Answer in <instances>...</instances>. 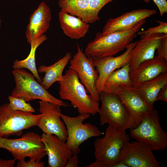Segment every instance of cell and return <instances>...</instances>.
Here are the masks:
<instances>
[{
  "label": "cell",
  "instance_id": "cell-1",
  "mask_svg": "<svg viewBox=\"0 0 167 167\" xmlns=\"http://www.w3.org/2000/svg\"><path fill=\"white\" fill-rule=\"evenodd\" d=\"M145 22V19H143L133 28L126 31L106 34L97 32L94 39L87 44L85 54L93 59L116 55L126 48Z\"/></svg>",
  "mask_w": 167,
  "mask_h": 167
},
{
  "label": "cell",
  "instance_id": "cell-2",
  "mask_svg": "<svg viewBox=\"0 0 167 167\" xmlns=\"http://www.w3.org/2000/svg\"><path fill=\"white\" fill-rule=\"evenodd\" d=\"M60 85L59 95L63 100L70 101L79 114L92 115L99 113L98 102L87 94L84 86L79 81L77 73L69 68L62 79L58 81Z\"/></svg>",
  "mask_w": 167,
  "mask_h": 167
},
{
  "label": "cell",
  "instance_id": "cell-3",
  "mask_svg": "<svg viewBox=\"0 0 167 167\" xmlns=\"http://www.w3.org/2000/svg\"><path fill=\"white\" fill-rule=\"evenodd\" d=\"M15 87L11 92L12 96L22 98L26 102L37 99L67 107L70 105L50 94L37 81L35 77L24 68L12 71Z\"/></svg>",
  "mask_w": 167,
  "mask_h": 167
},
{
  "label": "cell",
  "instance_id": "cell-4",
  "mask_svg": "<svg viewBox=\"0 0 167 167\" xmlns=\"http://www.w3.org/2000/svg\"><path fill=\"white\" fill-rule=\"evenodd\" d=\"M99 95L102 103L99 113L101 125L108 123L121 130L135 128L131 116L118 95L104 90Z\"/></svg>",
  "mask_w": 167,
  "mask_h": 167
},
{
  "label": "cell",
  "instance_id": "cell-5",
  "mask_svg": "<svg viewBox=\"0 0 167 167\" xmlns=\"http://www.w3.org/2000/svg\"><path fill=\"white\" fill-rule=\"evenodd\" d=\"M130 140L126 130H119L109 125L105 136L97 138L94 142L96 160L100 161L107 167H113L118 162L123 146Z\"/></svg>",
  "mask_w": 167,
  "mask_h": 167
},
{
  "label": "cell",
  "instance_id": "cell-6",
  "mask_svg": "<svg viewBox=\"0 0 167 167\" xmlns=\"http://www.w3.org/2000/svg\"><path fill=\"white\" fill-rule=\"evenodd\" d=\"M0 148L7 150L19 161L25 160L26 157L41 161L46 155L41 136L34 132H27L16 139L0 136Z\"/></svg>",
  "mask_w": 167,
  "mask_h": 167
},
{
  "label": "cell",
  "instance_id": "cell-7",
  "mask_svg": "<svg viewBox=\"0 0 167 167\" xmlns=\"http://www.w3.org/2000/svg\"><path fill=\"white\" fill-rule=\"evenodd\" d=\"M42 114L13 110L9 103L0 106V136L20 135L24 130L37 126Z\"/></svg>",
  "mask_w": 167,
  "mask_h": 167
},
{
  "label": "cell",
  "instance_id": "cell-8",
  "mask_svg": "<svg viewBox=\"0 0 167 167\" xmlns=\"http://www.w3.org/2000/svg\"><path fill=\"white\" fill-rule=\"evenodd\" d=\"M131 137L149 145L153 151H161L167 147V133L160 123L158 111L153 109L135 128L131 130Z\"/></svg>",
  "mask_w": 167,
  "mask_h": 167
},
{
  "label": "cell",
  "instance_id": "cell-9",
  "mask_svg": "<svg viewBox=\"0 0 167 167\" xmlns=\"http://www.w3.org/2000/svg\"><path fill=\"white\" fill-rule=\"evenodd\" d=\"M90 114H79L75 117L68 116L61 113V118L66 125L67 132L66 143L73 155L78 154L80 151L79 146L83 142L93 137L103 134L97 127L90 123H83Z\"/></svg>",
  "mask_w": 167,
  "mask_h": 167
},
{
  "label": "cell",
  "instance_id": "cell-10",
  "mask_svg": "<svg viewBox=\"0 0 167 167\" xmlns=\"http://www.w3.org/2000/svg\"><path fill=\"white\" fill-rule=\"evenodd\" d=\"M103 90L118 96L131 116L135 128L148 116L153 109L137 89L134 87L111 86L105 87Z\"/></svg>",
  "mask_w": 167,
  "mask_h": 167
},
{
  "label": "cell",
  "instance_id": "cell-11",
  "mask_svg": "<svg viewBox=\"0 0 167 167\" xmlns=\"http://www.w3.org/2000/svg\"><path fill=\"white\" fill-rule=\"evenodd\" d=\"M153 151L144 143L136 140L128 141L121 148L117 162H122L128 167H160L161 163Z\"/></svg>",
  "mask_w": 167,
  "mask_h": 167
},
{
  "label": "cell",
  "instance_id": "cell-12",
  "mask_svg": "<svg viewBox=\"0 0 167 167\" xmlns=\"http://www.w3.org/2000/svg\"><path fill=\"white\" fill-rule=\"evenodd\" d=\"M93 60L92 58L85 55L78 44L77 51L70 60L69 68L77 73L87 93L99 102L100 100V95L96 87L99 75L95 68Z\"/></svg>",
  "mask_w": 167,
  "mask_h": 167
},
{
  "label": "cell",
  "instance_id": "cell-13",
  "mask_svg": "<svg viewBox=\"0 0 167 167\" xmlns=\"http://www.w3.org/2000/svg\"><path fill=\"white\" fill-rule=\"evenodd\" d=\"M39 102L38 110L42 115L37 126L43 133L55 135L66 141L67 132L64 122L61 119V106L41 100Z\"/></svg>",
  "mask_w": 167,
  "mask_h": 167
},
{
  "label": "cell",
  "instance_id": "cell-14",
  "mask_svg": "<svg viewBox=\"0 0 167 167\" xmlns=\"http://www.w3.org/2000/svg\"><path fill=\"white\" fill-rule=\"evenodd\" d=\"M136 43V41L131 43L126 47V51L119 56H111L93 59V64L99 75L96 83V87L99 94L104 88L107 78L111 73L130 63L132 50Z\"/></svg>",
  "mask_w": 167,
  "mask_h": 167
},
{
  "label": "cell",
  "instance_id": "cell-15",
  "mask_svg": "<svg viewBox=\"0 0 167 167\" xmlns=\"http://www.w3.org/2000/svg\"><path fill=\"white\" fill-rule=\"evenodd\" d=\"M154 9H138L125 13L114 18H109L103 29V34L122 32L134 27L142 20L156 13Z\"/></svg>",
  "mask_w": 167,
  "mask_h": 167
},
{
  "label": "cell",
  "instance_id": "cell-16",
  "mask_svg": "<svg viewBox=\"0 0 167 167\" xmlns=\"http://www.w3.org/2000/svg\"><path fill=\"white\" fill-rule=\"evenodd\" d=\"M165 34H141L140 39L136 41L131 52L130 71L142 62L153 58L155 52L160 45Z\"/></svg>",
  "mask_w": 167,
  "mask_h": 167
},
{
  "label": "cell",
  "instance_id": "cell-17",
  "mask_svg": "<svg viewBox=\"0 0 167 167\" xmlns=\"http://www.w3.org/2000/svg\"><path fill=\"white\" fill-rule=\"evenodd\" d=\"M50 167H64L66 163L72 155L66 141L57 136L43 133L41 136Z\"/></svg>",
  "mask_w": 167,
  "mask_h": 167
},
{
  "label": "cell",
  "instance_id": "cell-18",
  "mask_svg": "<svg viewBox=\"0 0 167 167\" xmlns=\"http://www.w3.org/2000/svg\"><path fill=\"white\" fill-rule=\"evenodd\" d=\"M51 18L49 6L44 2H42L31 15L27 27L25 36L30 45L44 35L49 27Z\"/></svg>",
  "mask_w": 167,
  "mask_h": 167
},
{
  "label": "cell",
  "instance_id": "cell-19",
  "mask_svg": "<svg viewBox=\"0 0 167 167\" xmlns=\"http://www.w3.org/2000/svg\"><path fill=\"white\" fill-rule=\"evenodd\" d=\"M166 72L167 60L157 55L141 62L130 72V76L134 87L137 88L145 82Z\"/></svg>",
  "mask_w": 167,
  "mask_h": 167
},
{
  "label": "cell",
  "instance_id": "cell-20",
  "mask_svg": "<svg viewBox=\"0 0 167 167\" xmlns=\"http://www.w3.org/2000/svg\"><path fill=\"white\" fill-rule=\"evenodd\" d=\"M58 17L63 32L71 39L82 38L88 31L89 24L78 17L61 10L58 13Z\"/></svg>",
  "mask_w": 167,
  "mask_h": 167
},
{
  "label": "cell",
  "instance_id": "cell-21",
  "mask_svg": "<svg viewBox=\"0 0 167 167\" xmlns=\"http://www.w3.org/2000/svg\"><path fill=\"white\" fill-rule=\"evenodd\" d=\"M71 58V54L68 52L54 64L48 66L41 65L39 67L38 72L45 73L41 84L45 89H48L55 82L62 79L63 71Z\"/></svg>",
  "mask_w": 167,
  "mask_h": 167
},
{
  "label": "cell",
  "instance_id": "cell-22",
  "mask_svg": "<svg viewBox=\"0 0 167 167\" xmlns=\"http://www.w3.org/2000/svg\"><path fill=\"white\" fill-rule=\"evenodd\" d=\"M166 84L167 72L145 82L137 89L147 102L153 108V105L158 92Z\"/></svg>",
  "mask_w": 167,
  "mask_h": 167
},
{
  "label": "cell",
  "instance_id": "cell-23",
  "mask_svg": "<svg viewBox=\"0 0 167 167\" xmlns=\"http://www.w3.org/2000/svg\"><path fill=\"white\" fill-rule=\"evenodd\" d=\"M47 39L46 36L44 35L38 41L32 43L30 45L31 47L30 52L28 57L22 60H16L12 65V67L14 69L26 68L29 70L40 84L42 80L39 76L36 67L35 54L38 47Z\"/></svg>",
  "mask_w": 167,
  "mask_h": 167
},
{
  "label": "cell",
  "instance_id": "cell-24",
  "mask_svg": "<svg viewBox=\"0 0 167 167\" xmlns=\"http://www.w3.org/2000/svg\"><path fill=\"white\" fill-rule=\"evenodd\" d=\"M90 1V0H58V4L61 10L76 16L87 23V13Z\"/></svg>",
  "mask_w": 167,
  "mask_h": 167
},
{
  "label": "cell",
  "instance_id": "cell-25",
  "mask_svg": "<svg viewBox=\"0 0 167 167\" xmlns=\"http://www.w3.org/2000/svg\"><path fill=\"white\" fill-rule=\"evenodd\" d=\"M130 63L127 64L111 72L105 81L104 88L111 86L134 87L130 76Z\"/></svg>",
  "mask_w": 167,
  "mask_h": 167
},
{
  "label": "cell",
  "instance_id": "cell-26",
  "mask_svg": "<svg viewBox=\"0 0 167 167\" xmlns=\"http://www.w3.org/2000/svg\"><path fill=\"white\" fill-rule=\"evenodd\" d=\"M114 0H90L87 13V23L92 24L100 19L99 13L102 8Z\"/></svg>",
  "mask_w": 167,
  "mask_h": 167
},
{
  "label": "cell",
  "instance_id": "cell-27",
  "mask_svg": "<svg viewBox=\"0 0 167 167\" xmlns=\"http://www.w3.org/2000/svg\"><path fill=\"white\" fill-rule=\"evenodd\" d=\"M8 99L10 107L14 110L34 113L35 110L29 103H27L22 98L9 96Z\"/></svg>",
  "mask_w": 167,
  "mask_h": 167
},
{
  "label": "cell",
  "instance_id": "cell-28",
  "mask_svg": "<svg viewBox=\"0 0 167 167\" xmlns=\"http://www.w3.org/2000/svg\"><path fill=\"white\" fill-rule=\"evenodd\" d=\"M159 25L156 27H151L147 30L137 32V35L152 34H167V23L165 22L157 20Z\"/></svg>",
  "mask_w": 167,
  "mask_h": 167
},
{
  "label": "cell",
  "instance_id": "cell-29",
  "mask_svg": "<svg viewBox=\"0 0 167 167\" xmlns=\"http://www.w3.org/2000/svg\"><path fill=\"white\" fill-rule=\"evenodd\" d=\"M44 162L41 161H37L34 159H29L27 161L25 160L19 161L17 167H44Z\"/></svg>",
  "mask_w": 167,
  "mask_h": 167
},
{
  "label": "cell",
  "instance_id": "cell-30",
  "mask_svg": "<svg viewBox=\"0 0 167 167\" xmlns=\"http://www.w3.org/2000/svg\"><path fill=\"white\" fill-rule=\"evenodd\" d=\"M156 50L157 55L167 60V34H164L161 43Z\"/></svg>",
  "mask_w": 167,
  "mask_h": 167
},
{
  "label": "cell",
  "instance_id": "cell-31",
  "mask_svg": "<svg viewBox=\"0 0 167 167\" xmlns=\"http://www.w3.org/2000/svg\"><path fill=\"white\" fill-rule=\"evenodd\" d=\"M143 0L146 3H148L150 2L149 0ZM153 1L158 8L161 16H162L165 13L167 12V2L166 0H153Z\"/></svg>",
  "mask_w": 167,
  "mask_h": 167
},
{
  "label": "cell",
  "instance_id": "cell-32",
  "mask_svg": "<svg viewBox=\"0 0 167 167\" xmlns=\"http://www.w3.org/2000/svg\"><path fill=\"white\" fill-rule=\"evenodd\" d=\"M158 100L167 102V84L163 87L158 92L156 99V101Z\"/></svg>",
  "mask_w": 167,
  "mask_h": 167
},
{
  "label": "cell",
  "instance_id": "cell-33",
  "mask_svg": "<svg viewBox=\"0 0 167 167\" xmlns=\"http://www.w3.org/2000/svg\"><path fill=\"white\" fill-rule=\"evenodd\" d=\"M79 164L78 154L73 155L69 158L66 164L65 167H77Z\"/></svg>",
  "mask_w": 167,
  "mask_h": 167
},
{
  "label": "cell",
  "instance_id": "cell-34",
  "mask_svg": "<svg viewBox=\"0 0 167 167\" xmlns=\"http://www.w3.org/2000/svg\"><path fill=\"white\" fill-rule=\"evenodd\" d=\"M16 160L15 159L5 160L0 158V167H13Z\"/></svg>",
  "mask_w": 167,
  "mask_h": 167
},
{
  "label": "cell",
  "instance_id": "cell-35",
  "mask_svg": "<svg viewBox=\"0 0 167 167\" xmlns=\"http://www.w3.org/2000/svg\"><path fill=\"white\" fill-rule=\"evenodd\" d=\"M85 167H107V166L100 161H96L90 165L85 166Z\"/></svg>",
  "mask_w": 167,
  "mask_h": 167
},
{
  "label": "cell",
  "instance_id": "cell-36",
  "mask_svg": "<svg viewBox=\"0 0 167 167\" xmlns=\"http://www.w3.org/2000/svg\"><path fill=\"white\" fill-rule=\"evenodd\" d=\"M1 24H2V20H1V17L0 16V28L1 27Z\"/></svg>",
  "mask_w": 167,
  "mask_h": 167
},
{
  "label": "cell",
  "instance_id": "cell-37",
  "mask_svg": "<svg viewBox=\"0 0 167 167\" xmlns=\"http://www.w3.org/2000/svg\"></svg>",
  "mask_w": 167,
  "mask_h": 167
}]
</instances>
